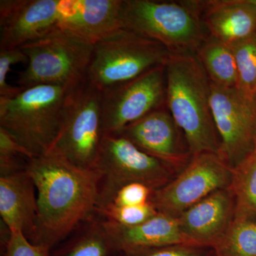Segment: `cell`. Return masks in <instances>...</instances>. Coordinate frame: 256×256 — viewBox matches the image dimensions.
Returning a JSON list of instances; mask_svg holds the SVG:
<instances>
[{
  "instance_id": "1",
  "label": "cell",
  "mask_w": 256,
  "mask_h": 256,
  "mask_svg": "<svg viewBox=\"0 0 256 256\" xmlns=\"http://www.w3.org/2000/svg\"><path fill=\"white\" fill-rule=\"evenodd\" d=\"M26 170L37 192L31 242L52 250L95 213L100 176L95 170L82 169L52 152L31 158Z\"/></svg>"
},
{
  "instance_id": "2",
  "label": "cell",
  "mask_w": 256,
  "mask_h": 256,
  "mask_svg": "<svg viewBox=\"0 0 256 256\" xmlns=\"http://www.w3.org/2000/svg\"><path fill=\"white\" fill-rule=\"evenodd\" d=\"M166 70V108L192 156H220V141L210 107V80L194 54H172Z\"/></svg>"
},
{
  "instance_id": "3",
  "label": "cell",
  "mask_w": 256,
  "mask_h": 256,
  "mask_svg": "<svg viewBox=\"0 0 256 256\" xmlns=\"http://www.w3.org/2000/svg\"><path fill=\"white\" fill-rule=\"evenodd\" d=\"M70 90L56 86H36L23 89L14 97L0 98V128L32 158L46 154L60 132Z\"/></svg>"
},
{
  "instance_id": "4",
  "label": "cell",
  "mask_w": 256,
  "mask_h": 256,
  "mask_svg": "<svg viewBox=\"0 0 256 256\" xmlns=\"http://www.w3.org/2000/svg\"><path fill=\"white\" fill-rule=\"evenodd\" d=\"M201 13L200 1L122 0L121 24L172 54H194L206 40Z\"/></svg>"
},
{
  "instance_id": "5",
  "label": "cell",
  "mask_w": 256,
  "mask_h": 256,
  "mask_svg": "<svg viewBox=\"0 0 256 256\" xmlns=\"http://www.w3.org/2000/svg\"><path fill=\"white\" fill-rule=\"evenodd\" d=\"M94 44L57 26L20 48L28 57V66L18 75V86H56L73 90L86 80Z\"/></svg>"
},
{
  "instance_id": "6",
  "label": "cell",
  "mask_w": 256,
  "mask_h": 256,
  "mask_svg": "<svg viewBox=\"0 0 256 256\" xmlns=\"http://www.w3.org/2000/svg\"><path fill=\"white\" fill-rule=\"evenodd\" d=\"M171 54L159 42L120 28L94 44L86 80L102 92L166 65Z\"/></svg>"
},
{
  "instance_id": "7",
  "label": "cell",
  "mask_w": 256,
  "mask_h": 256,
  "mask_svg": "<svg viewBox=\"0 0 256 256\" xmlns=\"http://www.w3.org/2000/svg\"><path fill=\"white\" fill-rule=\"evenodd\" d=\"M94 170L100 176L96 208L110 204L120 188L128 184H143L154 191L178 174L119 133L104 134Z\"/></svg>"
},
{
  "instance_id": "8",
  "label": "cell",
  "mask_w": 256,
  "mask_h": 256,
  "mask_svg": "<svg viewBox=\"0 0 256 256\" xmlns=\"http://www.w3.org/2000/svg\"><path fill=\"white\" fill-rule=\"evenodd\" d=\"M104 136L102 92L86 80L69 92L60 132L48 152L94 170Z\"/></svg>"
},
{
  "instance_id": "9",
  "label": "cell",
  "mask_w": 256,
  "mask_h": 256,
  "mask_svg": "<svg viewBox=\"0 0 256 256\" xmlns=\"http://www.w3.org/2000/svg\"><path fill=\"white\" fill-rule=\"evenodd\" d=\"M232 176V168L218 154H194L170 183L153 191L150 202L158 213L178 218L214 192L228 188Z\"/></svg>"
},
{
  "instance_id": "10",
  "label": "cell",
  "mask_w": 256,
  "mask_h": 256,
  "mask_svg": "<svg viewBox=\"0 0 256 256\" xmlns=\"http://www.w3.org/2000/svg\"><path fill=\"white\" fill-rule=\"evenodd\" d=\"M210 107L220 138V156L233 169L255 150L256 94L210 82Z\"/></svg>"
},
{
  "instance_id": "11",
  "label": "cell",
  "mask_w": 256,
  "mask_h": 256,
  "mask_svg": "<svg viewBox=\"0 0 256 256\" xmlns=\"http://www.w3.org/2000/svg\"><path fill=\"white\" fill-rule=\"evenodd\" d=\"M165 66L102 92L104 134L118 133L146 114L166 106Z\"/></svg>"
},
{
  "instance_id": "12",
  "label": "cell",
  "mask_w": 256,
  "mask_h": 256,
  "mask_svg": "<svg viewBox=\"0 0 256 256\" xmlns=\"http://www.w3.org/2000/svg\"><path fill=\"white\" fill-rule=\"evenodd\" d=\"M62 0H1L0 48H16L57 28Z\"/></svg>"
},
{
  "instance_id": "13",
  "label": "cell",
  "mask_w": 256,
  "mask_h": 256,
  "mask_svg": "<svg viewBox=\"0 0 256 256\" xmlns=\"http://www.w3.org/2000/svg\"><path fill=\"white\" fill-rule=\"evenodd\" d=\"M119 134L138 148L158 158L180 173L192 154L183 133L166 106L124 128Z\"/></svg>"
},
{
  "instance_id": "14",
  "label": "cell",
  "mask_w": 256,
  "mask_h": 256,
  "mask_svg": "<svg viewBox=\"0 0 256 256\" xmlns=\"http://www.w3.org/2000/svg\"><path fill=\"white\" fill-rule=\"evenodd\" d=\"M235 202L230 188L216 191L178 218L185 237L195 245L214 248L233 223Z\"/></svg>"
},
{
  "instance_id": "15",
  "label": "cell",
  "mask_w": 256,
  "mask_h": 256,
  "mask_svg": "<svg viewBox=\"0 0 256 256\" xmlns=\"http://www.w3.org/2000/svg\"><path fill=\"white\" fill-rule=\"evenodd\" d=\"M122 0H62L58 28L95 44L122 28Z\"/></svg>"
},
{
  "instance_id": "16",
  "label": "cell",
  "mask_w": 256,
  "mask_h": 256,
  "mask_svg": "<svg viewBox=\"0 0 256 256\" xmlns=\"http://www.w3.org/2000/svg\"><path fill=\"white\" fill-rule=\"evenodd\" d=\"M36 186L26 170L0 176V216L9 230H20L32 242L36 229Z\"/></svg>"
},
{
  "instance_id": "17",
  "label": "cell",
  "mask_w": 256,
  "mask_h": 256,
  "mask_svg": "<svg viewBox=\"0 0 256 256\" xmlns=\"http://www.w3.org/2000/svg\"><path fill=\"white\" fill-rule=\"evenodd\" d=\"M104 224L118 252L130 249L192 244L182 232L178 218L161 213L136 226H122L106 220Z\"/></svg>"
},
{
  "instance_id": "18",
  "label": "cell",
  "mask_w": 256,
  "mask_h": 256,
  "mask_svg": "<svg viewBox=\"0 0 256 256\" xmlns=\"http://www.w3.org/2000/svg\"><path fill=\"white\" fill-rule=\"evenodd\" d=\"M204 24L210 36L228 45L256 32V9L248 0L201 2Z\"/></svg>"
},
{
  "instance_id": "19",
  "label": "cell",
  "mask_w": 256,
  "mask_h": 256,
  "mask_svg": "<svg viewBox=\"0 0 256 256\" xmlns=\"http://www.w3.org/2000/svg\"><path fill=\"white\" fill-rule=\"evenodd\" d=\"M55 248V250H50V256H114L119 254L108 233L104 218L96 212Z\"/></svg>"
},
{
  "instance_id": "20",
  "label": "cell",
  "mask_w": 256,
  "mask_h": 256,
  "mask_svg": "<svg viewBox=\"0 0 256 256\" xmlns=\"http://www.w3.org/2000/svg\"><path fill=\"white\" fill-rule=\"evenodd\" d=\"M196 53L210 82L220 86L238 87V69L230 45L210 36Z\"/></svg>"
},
{
  "instance_id": "21",
  "label": "cell",
  "mask_w": 256,
  "mask_h": 256,
  "mask_svg": "<svg viewBox=\"0 0 256 256\" xmlns=\"http://www.w3.org/2000/svg\"><path fill=\"white\" fill-rule=\"evenodd\" d=\"M230 188L235 220H256V150L232 169Z\"/></svg>"
},
{
  "instance_id": "22",
  "label": "cell",
  "mask_w": 256,
  "mask_h": 256,
  "mask_svg": "<svg viewBox=\"0 0 256 256\" xmlns=\"http://www.w3.org/2000/svg\"><path fill=\"white\" fill-rule=\"evenodd\" d=\"M214 249L216 256H256V220H234Z\"/></svg>"
},
{
  "instance_id": "23",
  "label": "cell",
  "mask_w": 256,
  "mask_h": 256,
  "mask_svg": "<svg viewBox=\"0 0 256 256\" xmlns=\"http://www.w3.org/2000/svg\"><path fill=\"white\" fill-rule=\"evenodd\" d=\"M230 46L238 69V88L250 95H256V32Z\"/></svg>"
},
{
  "instance_id": "24",
  "label": "cell",
  "mask_w": 256,
  "mask_h": 256,
  "mask_svg": "<svg viewBox=\"0 0 256 256\" xmlns=\"http://www.w3.org/2000/svg\"><path fill=\"white\" fill-rule=\"evenodd\" d=\"M96 210L104 220L126 227L136 226L144 223L158 213L150 202L132 206H119L109 204Z\"/></svg>"
},
{
  "instance_id": "25",
  "label": "cell",
  "mask_w": 256,
  "mask_h": 256,
  "mask_svg": "<svg viewBox=\"0 0 256 256\" xmlns=\"http://www.w3.org/2000/svg\"><path fill=\"white\" fill-rule=\"evenodd\" d=\"M32 156L11 136L0 128V176L26 170Z\"/></svg>"
},
{
  "instance_id": "26",
  "label": "cell",
  "mask_w": 256,
  "mask_h": 256,
  "mask_svg": "<svg viewBox=\"0 0 256 256\" xmlns=\"http://www.w3.org/2000/svg\"><path fill=\"white\" fill-rule=\"evenodd\" d=\"M119 254L122 256H216L214 248L188 244L130 249Z\"/></svg>"
},
{
  "instance_id": "27",
  "label": "cell",
  "mask_w": 256,
  "mask_h": 256,
  "mask_svg": "<svg viewBox=\"0 0 256 256\" xmlns=\"http://www.w3.org/2000/svg\"><path fill=\"white\" fill-rule=\"evenodd\" d=\"M26 62L28 57L21 48H0V98L14 97L23 90L22 88L10 85L6 78L12 66Z\"/></svg>"
},
{
  "instance_id": "28",
  "label": "cell",
  "mask_w": 256,
  "mask_h": 256,
  "mask_svg": "<svg viewBox=\"0 0 256 256\" xmlns=\"http://www.w3.org/2000/svg\"><path fill=\"white\" fill-rule=\"evenodd\" d=\"M5 256H50V250L33 244L20 230H9L4 240Z\"/></svg>"
},
{
  "instance_id": "29",
  "label": "cell",
  "mask_w": 256,
  "mask_h": 256,
  "mask_svg": "<svg viewBox=\"0 0 256 256\" xmlns=\"http://www.w3.org/2000/svg\"><path fill=\"white\" fill-rule=\"evenodd\" d=\"M152 192L143 184H128L120 188L110 204L119 206H140L149 203Z\"/></svg>"
},
{
  "instance_id": "30",
  "label": "cell",
  "mask_w": 256,
  "mask_h": 256,
  "mask_svg": "<svg viewBox=\"0 0 256 256\" xmlns=\"http://www.w3.org/2000/svg\"><path fill=\"white\" fill-rule=\"evenodd\" d=\"M248 1L256 9V0H248Z\"/></svg>"
},
{
  "instance_id": "31",
  "label": "cell",
  "mask_w": 256,
  "mask_h": 256,
  "mask_svg": "<svg viewBox=\"0 0 256 256\" xmlns=\"http://www.w3.org/2000/svg\"><path fill=\"white\" fill-rule=\"evenodd\" d=\"M255 150H256V148H255Z\"/></svg>"
}]
</instances>
